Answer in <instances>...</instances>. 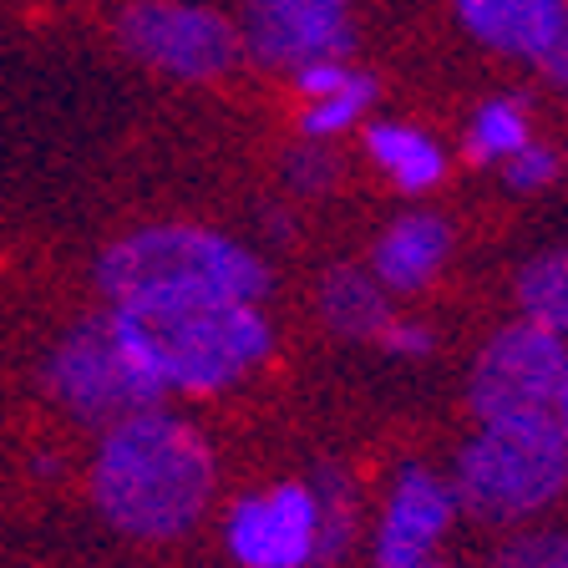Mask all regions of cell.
I'll return each mask as SVG.
<instances>
[{"label": "cell", "mask_w": 568, "mask_h": 568, "mask_svg": "<svg viewBox=\"0 0 568 568\" xmlns=\"http://www.w3.org/2000/svg\"><path fill=\"white\" fill-rule=\"evenodd\" d=\"M219 462L203 432L183 416L148 406L102 426L92 457V503L106 523L142 544H173L203 523Z\"/></svg>", "instance_id": "6da1fadb"}, {"label": "cell", "mask_w": 568, "mask_h": 568, "mask_svg": "<svg viewBox=\"0 0 568 568\" xmlns=\"http://www.w3.org/2000/svg\"><path fill=\"white\" fill-rule=\"evenodd\" d=\"M97 290L112 305H209L270 295V264L244 239L203 224H148L106 244Z\"/></svg>", "instance_id": "7a4b0ae2"}, {"label": "cell", "mask_w": 568, "mask_h": 568, "mask_svg": "<svg viewBox=\"0 0 568 568\" xmlns=\"http://www.w3.org/2000/svg\"><path fill=\"white\" fill-rule=\"evenodd\" d=\"M106 320L128 335L168 396H219L274 355V325L254 300L209 305H112Z\"/></svg>", "instance_id": "3957f363"}, {"label": "cell", "mask_w": 568, "mask_h": 568, "mask_svg": "<svg viewBox=\"0 0 568 568\" xmlns=\"http://www.w3.org/2000/svg\"><path fill=\"white\" fill-rule=\"evenodd\" d=\"M457 508L477 523H528L568 493V442L548 416L518 422H477L452 467Z\"/></svg>", "instance_id": "277c9868"}, {"label": "cell", "mask_w": 568, "mask_h": 568, "mask_svg": "<svg viewBox=\"0 0 568 568\" xmlns=\"http://www.w3.org/2000/svg\"><path fill=\"white\" fill-rule=\"evenodd\" d=\"M47 390L61 412L87 426H112L132 412L168 402L163 381L148 371V361L106 315L71 325L57 341V351L47 355Z\"/></svg>", "instance_id": "5b68a950"}, {"label": "cell", "mask_w": 568, "mask_h": 568, "mask_svg": "<svg viewBox=\"0 0 568 568\" xmlns=\"http://www.w3.org/2000/svg\"><path fill=\"white\" fill-rule=\"evenodd\" d=\"M118 47L173 82H224L244 61L239 26L203 0H128L118 11Z\"/></svg>", "instance_id": "8992f818"}, {"label": "cell", "mask_w": 568, "mask_h": 568, "mask_svg": "<svg viewBox=\"0 0 568 568\" xmlns=\"http://www.w3.org/2000/svg\"><path fill=\"white\" fill-rule=\"evenodd\" d=\"M568 361V341L538 331L528 320H513L487 335L467 376V402L477 422H518V416H548L558 376Z\"/></svg>", "instance_id": "52a82bcc"}, {"label": "cell", "mask_w": 568, "mask_h": 568, "mask_svg": "<svg viewBox=\"0 0 568 568\" xmlns=\"http://www.w3.org/2000/svg\"><path fill=\"white\" fill-rule=\"evenodd\" d=\"M224 544L239 568H315L320 508L310 483H274L239 497L224 518Z\"/></svg>", "instance_id": "ba28073f"}, {"label": "cell", "mask_w": 568, "mask_h": 568, "mask_svg": "<svg viewBox=\"0 0 568 568\" xmlns=\"http://www.w3.org/2000/svg\"><path fill=\"white\" fill-rule=\"evenodd\" d=\"M244 57L290 71L315 57H345L355 47L351 0H244L239 16Z\"/></svg>", "instance_id": "9c48e42d"}, {"label": "cell", "mask_w": 568, "mask_h": 568, "mask_svg": "<svg viewBox=\"0 0 568 568\" xmlns=\"http://www.w3.org/2000/svg\"><path fill=\"white\" fill-rule=\"evenodd\" d=\"M457 513L462 508L457 493H452V477H437L432 467H406L390 483L376 523V568H412L437 558Z\"/></svg>", "instance_id": "30bf717a"}, {"label": "cell", "mask_w": 568, "mask_h": 568, "mask_svg": "<svg viewBox=\"0 0 568 568\" xmlns=\"http://www.w3.org/2000/svg\"><path fill=\"white\" fill-rule=\"evenodd\" d=\"M452 11L477 47L538 67L554 36L564 31L568 0H452Z\"/></svg>", "instance_id": "8fae6325"}, {"label": "cell", "mask_w": 568, "mask_h": 568, "mask_svg": "<svg viewBox=\"0 0 568 568\" xmlns=\"http://www.w3.org/2000/svg\"><path fill=\"white\" fill-rule=\"evenodd\" d=\"M452 224L432 209H412L402 219H390L371 244L366 270L376 274V284L386 295H416L442 274V264L452 260Z\"/></svg>", "instance_id": "7c38bea8"}, {"label": "cell", "mask_w": 568, "mask_h": 568, "mask_svg": "<svg viewBox=\"0 0 568 568\" xmlns=\"http://www.w3.org/2000/svg\"><path fill=\"white\" fill-rule=\"evenodd\" d=\"M361 142H366L371 163L402 193H412V199L432 193L442 178H447V148L426 128H412V122H396V118H376V122H361Z\"/></svg>", "instance_id": "4fadbf2b"}, {"label": "cell", "mask_w": 568, "mask_h": 568, "mask_svg": "<svg viewBox=\"0 0 568 568\" xmlns=\"http://www.w3.org/2000/svg\"><path fill=\"white\" fill-rule=\"evenodd\" d=\"M315 310H320V325L335 341H376L386 331V320L396 315L390 295L376 284V274L366 264H335V270L320 274Z\"/></svg>", "instance_id": "5bb4252c"}, {"label": "cell", "mask_w": 568, "mask_h": 568, "mask_svg": "<svg viewBox=\"0 0 568 568\" xmlns=\"http://www.w3.org/2000/svg\"><path fill=\"white\" fill-rule=\"evenodd\" d=\"M518 320L568 341V248H544L518 270Z\"/></svg>", "instance_id": "9a60e30c"}, {"label": "cell", "mask_w": 568, "mask_h": 568, "mask_svg": "<svg viewBox=\"0 0 568 568\" xmlns=\"http://www.w3.org/2000/svg\"><path fill=\"white\" fill-rule=\"evenodd\" d=\"M532 142V118L523 97H487L467 122V158L473 163H508L518 148Z\"/></svg>", "instance_id": "2e32d148"}, {"label": "cell", "mask_w": 568, "mask_h": 568, "mask_svg": "<svg viewBox=\"0 0 568 568\" xmlns=\"http://www.w3.org/2000/svg\"><path fill=\"white\" fill-rule=\"evenodd\" d=\"M376 77L371 71H351L341 87H335L331 97H320V102H305V112H300V132H305L310 142H331L341 138V132L361 128L366 122V112L376 106Z\"/></svg>", "instance_id": "e0dca14e"}, {"label": "cell", "mask_w": 568, "mask_h": 568, "mask_svg": "<svg viewBox=\"0 0 568 568\" xmlns=\"http://www.w3.org/2000/svg\"><path fill=\"white\" fill-rule=\"evenodd\" d=\"M310 487H315V508H320V564H335V558H345V548L355 538L351 483L341 473H320Z\"/></svg>", "instance_id": "ac0fdd59"}, {"label": "cell", "mask_w": 568, "mask_h": 568, "mask_svg": "<svg viewBox=\"0 0 568 568\" xmlns=\"http://www.w3.org/2000/svg\"><path fill=\"white\" fill-rule=\"evenodd\" d=\"M497 568H568V528H523L497 548Z\"/></svg>", "instance_id": "d6986e66"}, {"label": "cell", "mask_w": 568, "mask_h": 568, "mask_svg": "<svg viewBox=\"0 0 568 568\" xmlns=\"http://www.w3.org/2000/svg\"><path fill=\"white\" fill-rule=\"evenodd\" d=\"M335 178H341V158L325 142H305V148H295V153L284 158V183L295 193H305V199L335 189Z\"/></svg>", "instance_id": "ffe728a7"}, {"label": "cell", "mask_w": 568, "mask_h": 568, "mask_svg": "<svg viewBox=\"0 0 568 568\" xmlns=\"http://www.w3.org/2000/svg\"><path fill=\"white\" fill-rule=\"evenodd\" d=\"M503 178H508V189H518V193H538L558 178V153L544 148V142H528V148H518V153L503 163Z\"/></svg>", "instance_id": "44dd1931"}, {"label": "cell", "mask_w": 568, "mask_h": 568, "mask_svg": "<svg viewBox=\"0 0 568 568\" xmlns=\"http://www.w3.org/2000/svg\"><path fill=\"white\" fill-rule=\"evenodd\" d=\"M351 77V67H345V57H315V61H300V67H290V82H295V92L305 97V102H320V97H331L335 87Z\"/></svg>", "instance_id": "7402d4cb"}, {"label": "cell", "mask_w": 568, "mask_h": 568, "mask_svg": "<svg viewBox=\"0 0 568 568\" xmlns=\"http://www.w3.org/2000/svg\"><path fill=\"white\" fill-rule=\"evenodd\" d=\"M376 341L386 345L390 355H402V361H422V355H432V345H437V335H432V325H426V320L390 315V320H386V331H381Z\"/></svg>", "instance_id": "603a6c76"}, {"label": "cell", "mask_w": 568, "mask_h": 568, "mask_svg": "<svg viewBox=\"0 0 568 568\" xmlns=\"http://www.w3.org/2000/svg\"><path fill=\"white\" fill-rule=\"evenodd\" d=\"M538 71H544L554 87H568V21H564V31L554 36V47L544 51V61H538Z\"/></svg>", "instance_id": "cb8c5ba5"}, {"label": "cell", "mask_w": 568, "mask_h": 568, "mask_svg": "<svg viewBox=\"0 0 568 568\" xmlns=\"http://www.w3.org/2000/svg\"><path fill=\"white\" fill-rule=\"evenodd\" d=\"M548 422H554V426H558V437L568 442V361H564V376H558L554 406H548Z\"/></svg>", "instance_id": "d4e9b609"}, {"label": "cell", "mask_w": 568, "mask_h": 568, "mask_svg": "<svg viewBox=\"0 0 568 568\" xmlns=\"http://www.w3.org/2000/svg\"><path fill=\"white\" fill-rule=\"evenodd\" d=\"M412 568H447L442 558H426V564H412Z\"/></svg>", "instance_id": "484cf974"}]
</instances>
